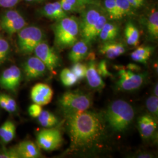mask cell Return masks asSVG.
<instances>
[{"label":"cell","mask_w":158,"mask_h":158,"mask_svg":"<svg viewBox=\"0 0 158 158\" xmlns=\"http://www.w3.org/2000/svg\"><path fill=\"white\" fill-rule=\"evenodd\" d=\"M65 119L70 142L68 152H90L102 146L107 137V124L101 114L86 110L66 114Z\"/></svg>","instance_id":"1"},{"label":"cell","mask_w":158,"mask_h":158,"mask_svg":"<svg viewBox=\"0 0 158 158\" xmlns=\"http://www.w3.org/2000/svg\"><path fill=\"white\" fill-rule=\"evenodd\" d=\"M135 117V111L130 104L123 100L113 102L104 114V119L113 131L122 133L127 130Z\"/></svg>","instance_id":"2"},{"label":"cell","mask_w":158,"mask_h":158,"mask_svg":"<svg viewBox=\"0 0 158 158\" xmlns=\"http://www.w3.org/2000/svg\"><path fill=\"white\" fill-rule=\"evenodd\" d=\"M55 44L60 49L71 48L78 41L80 35L79 22L73 16L64 17L57 21L53 27Z\"/></svg>","instance_id":"3"},{"label":"cell","mask_w":158,"mask_h":158,"mask_svg":"<svg viewBox=\"0 0 158 158\" xmlns=\"http://www.w3.org/2000/svg\"><path fill=\"white\" fill-rule=\"evenodd\" d=\"M44 38L45 34L40 28L34 25L26 26L17 33L18 51L23 55H31Z\"/></svg>","instance_id":"4"},{"label":"cell","mask_w":158,"mask_h":158,"mask_svg":"<svg viewBox=\"0 0 158 158\" xmlns=\"http://www.w3.org/2000/svg\"><path fill=\"white\" fill-rule=\"evenodd\" d=\"M64 115L88 110L91 107L90 96L81 91L65 92L59 100Z\"/></svg>","instance_id":"5"},{"label":"cell","mask_w":158,"mask_h":158,"mask_svg":"<svg viewBox=\"0 0 158 158\" xmlns=\"http://www.w3.org/2000/svg\"><path fill=\"white\" fill-rule=\"evenodd\" d=\"M36 141L40 148L46 151H52L61 146L63 137L58 129L48 128L40 131L37 135Z\"/></svg>","instance_id":"6"},{"label":"cell","mask_w":158,"mask_h":158,"mask_svg":"<svg viewBox=\"0 0 158 158\" xmlns=\"http://www.w3.org/2000/svg\"><path fill=\"white\" fill-rule=\"evenodd\" d=\"M35 56L45 64L51 72H53L60 65V60L56 52L44 40L39 44L34 50Z\"/></svg>","instance_id":"7"},{"label":"cell","mask_w":158,"mask_h":158,"mask_svg":"<svg viewBox=\"0 0 158 158\" xmlns=\"http://www.w3.org/2000/svg\"><path fill=\"white\" fill-rule=\"evenodd\" d=\"M119 79L117 87L123 91H133L138 89L143 84L145 76L136 74L124 68L119 70Z\"/></svg>","instance_id":"8"},{"label":"cell","mask_w":158,"mask_h":158,"mask_svg":"<svg viewBox=\"0 0 158 158\" xmlns=\"http://www.w3.org/2000/svg\"><path fill=\"white\" fill-rule=\"evenodd\" d=\"M22 80L20 69L15 65L7 68L0 75V87L12 92H15Z\"/></svg>","instance_id":"9"},{"label":"cell","mask_w":158,"mask_h":158,"mask_svg":"<svg viewBox=\"0 0 158 158\" xmlns=\"http://www.w3.org/2000/svg\"><path fill=\"white\" fill-rule=\"evenodd\" d=\"M46 70L45 64L36 56L28 58L23 64V72L28 80L44 77Z\"/></svg>","instance_id":"10"},{"label":"cell","mask_w":158,"mask_h":158,"mask_svg":"<svg viewBox=\"0 0 158 158\" xmlns=\"http://www.w3.org/2000/svg\"><path fill=\"white\" fill-rule=\"evenodd\" d=\"M100 11L95 8H91L85 11L79 23L80 35L82 40H86L91 29L101 15Z\"/></svg>","instance_id":"11"},{"label":"cell","mask_w":158,"mask_h":158,"mask_svg":"<svg viewBox=\"0 0 158 158\" xmlns=\"http://www.w3.org/2000/svg\"><path fill=\"white\" fill-rule=\"evenodd\" d=\"M53 92L51 87L44 83H38L32 87L31 97L34 103L45 106L51 102Z\"/></svg>","instance_id":"12"},{"label":"cell","mask_w":158,"mask_h":158,"mask_svg":"<svg viewBox=\"0 0 158 158\" xmlns=\"http://www.w3.org/2000/svg\"><path fill=\"white\" fill-rule=\"evenodd\" d=\"M138 129L141 136L144 139L151 138L156 132L158 124L153 116L145 114L139 117L138 122Z\"/></svg>","instance_id":"13"},{"label":"cell","mask_w":158,"mask_h":158,"mask_svg":"<svg viewBox=\"0 0 158 158\" xmlns=\"http://www.w3.org/2000/svg\"><path fill=\"white\" fill-rule=\"evenodd\" d=\"M40 14L43 17L56 21L68 16V13L63 10L59 1L46 4L40 10Z\"/></svg>","instance_id":"14"},{"label":"cell","mask_w":158,"mask_h":158,"mask_svg":"<svg viewBox=\"0 0 158 158\" xmlns=\"http://www.w3.org/2000/svg\"><path fill=\"white\" fill-rule=\"evenodd\" d=\"M125 51V47L123 44L114 40L104 42L100 48V53L110 59L122 55Z\"/></svg>","instance_id":"15"},{"label":"cell","mask_w":158,"mask_h":158,"mask_svg":"<svg viewBox=\"0 0 158 158\" xmlns=\"http://www.w3.org/2000/svg\"><path fill=\"white\" fill-rule=\"evenodd\" d=\"M19 158H37L42 156L40 148L31 141H25L15 147Z\"/></svg>","instance_id":"16"},{"label":"cell","mask_w":158,"mask_h":158,"mask_svg":"<svg viewBox=\"0 0 158 158\" xmlns=\"http://www.w3.org/2000/svg\"><path fill=\"white\" fill-rule=\"evenodd\" d=\"M85 77L89 86L94 89L100 90L105 87L102 76L97 70V65L94 60H90L87 68Z\"/></svg>","instance_id":"17"},{"label":"cell","mask_w":158,"mask_h":158,"mask_svg":"<svg viewBox=\"0 0 158 158\" xmlns=\"http://www.w3.org/2000/svg\"><path fill=\"white\" fill-rule=\"evenodd\" d=\"M69 53V58L73 63L80 62L87 56L89 51V44L84 40L77 41L72 47Z\"/></svg>","instance_id":"18"},{"label":"cell","mask_w":158,"mask_h":158,"mask_svg":"<svg viewBox=\"0 0 158 158\" xmlns=\"http://www.w3.org/2000/svg\"><path fill=\"white\" fill-rule=\"evenodd\" d=\"M15 134V125L11 120L6 121L0 127V139L5 144L12 141Z\"/></svg>","instance_id":"19"},{"label":"cell","mask_w":158,"mask_h":158,"mask_svg":"<svg viewBox=\"0 0 158 158\" xmlns=\"http://www.w3.org/2000/svg\"><path fill=\"white\" fill-rule=\"evenodd\" d=\"M119 31V29L117 25L107 22L102 28L98 36L103 42L111 41L117 37Z\"/></svg>","instance_id":"20"},{"label":"cell","mask_w":158,"mask_h":158,"mask_svg":"<svg viewBox=\"0 0 158 158\" xmlns=\"http://www.w3.org/2000/svg\"><path fill=\"white\" fill-rule=\"evenodd\" d=\"M152 47L142 46L138 47L131 54V59L136 62L146 64L152 53Z\"/></svg>","instance_id":"21"},{"label":"cell","mask_w":158,"mask_h":158,"mask_svg":"<svg viewBox=\"0 0 158 158\" xmlns=\"http://www.w3.org/2000/svg\"><path fill=\"white\" fill-rule=\"evenodd\" d=\"M125 36L127 43L131 46H136L139 42V32L135 25L131 22L127 23L125 28Z\"/></svg>","instance_id":"22"},{"label":"cell","mask_w":158,"mask_h":158,"mask_svg":"<svg viewBox=\"0 0 158 158\" xmlns=\"http://www.w3.org/2000/svg\"><path fill=\"white\" fill-rule=\"evenodd\" d=\"M27 24V23L26 19L22 15L11 22L6 23L0 28L2 29L8 35H11L12 34L18 33L19 31L26 27Z\"/></svg>","instance_id":"23"},{"label":"cell","mask_w":158,"mask_h":158,"mask_svg":"<svg viewBox=\"0 0 158 158\" xmlns=\"http://www.w3.org/2000/svg\"><path fill=\"white\" fill-rule=\"evenodd\" d=\"M40 124L45 128H52L59 123V119L56 116L48 111L42 110L38 117Z\"/></svg>","instance_id":"24"},{"label":"cell","mask_w":158,"mask_h":158,"mask_svg":"<svg viewBox=\"0 0 158 158\" xmlns=\"http://www.w3.org/2000/svg\"><path fill=\"white\" fill-rule=\"evenodd\" d=\"M107 22V19L106 16L101 14L100 17H99L97 21L91 29L90 32L85 42L89 44H90L91 42H92L93 41L96 40V38L98 36L104 25Z\"/></svg>","instance_id":"25"},{"label":"cell","mask_w":158,"mask_h":158,"mask_svg":"<svg viewBox=\"0 0 158 158\" xmlns=\"http://www.w3.org/2000/svg\"><path fill=\"white\" fill-rule=\"evenodd\" d=\"M147 29L150 36L154 39L158 38V12L154 10L148 18Z\"/></svg>","instance_id":"26"},{"label":"cell","mask_w":158,"mask_h":158,"mask_svg":"<svg viewBox=\"0 0 158 158\" xmlns=\"http://www.w3.org/2000/svg\"><path fill=\"white\" fill-rule=\"evenodd\" d=\"M0 107L9 113H14L17 110V102L11 96L0 93Z\"/></svg>","instance_id":"27"},{"label":"cell","mask_w":158,"mask_h":158,"mask_svg":"<svg viewBox=\"0 0 158 158\" xmlns=\"http://www.w3.org/2000/svg\"><path fill=\"white\" fill-rule=\"evenodd\" d=\"M117 20L130 15L131 13V6L128 0H116Z\"/></svg>","instance_id":"28"},{"label":"cell","mask_w":158,"mask_h":158,"mask_svg":"<svg viewBox=\"0 0 158 158\" xmlns=\"http://www.w3.org/2000/svg\"><path fill=\"white\" fill-rule=\"evenodd\" d=\"M60 77L63 85L66 87H71L75 85L78 79L71 70L65 68L63 69L60 74Z\"/></svg>","instance_id":"29"},{"label":"cell","mask_w":158,"mask_h":158,"mask_svg":"<svg viewBox=\"0 0 158 158\" xmlns=\"http://www.w3.org/2000/svg\"><path fill=\"white\" fill-rule=\"evenodd\" d=\"M11 48L8 41L4 38H0V65L4 63L10 57Z\"/></svg>","instance_id":"30"},{"label":"cell","mask_w":158,"mask_h":158,"mask_svg":"<svg viewBox=\"0 0 158 158\" xmlns=\"http://www.w3.org/2000/svg\"><path fill=\"white\" fill-rule=\"evenodd\" d=\"M21 15H22V14L15 9L8 10L4 12L0 17V27L11 22Z\"/></svg>","instance_id":"31"},{"label":"cell","mask_w":158,"mask_h":158,"mask_svg":"<svg viewBox=\"0 0 158 158\" xmlns=\"http://www.w3.org/2000/svg\"><path fill=\"white\" fill-rule=\"evenodd\" d=\"M146 106L148 111L156 117L158 114V98L157 96H151L147 100Z\"/></svg>","instance_id":"32"},{"label":"cell","mask_w":158,"mask_h":158,"mask_svg":"<svg viewBox=\"0 0 158 158\" xmlns=\"http://www.w3.org/2000/svg\"><path fill=\"white\" fill-rule=\"evenodd\" d=\"M104 7L110 18L117 20L116 0H104Z\"/></svg>","instance_id":"33"},{"label":"cell","mask_w":158,"mask_h":158,"mask_svg":"<svg viewBox=\"0 0 158 158\" xmlns=\"http://www.w3.org/2000/svg\"><path fill=\"white\" fill-rule=\"evenodd\" d=\"M74 64L72 69V72L74 74L76 77L79 80L84 79L86 75L87 66L83 63L80 62L74 63Z\"/></svg>","instance_id":"34"},{"label":"cell","mask_w":158,"mask_h":158,"mask_svg":"<svg viewBox=\"0 0 158 158\" xmlns=\"http://www.w3.org/2000/svg\"><path fill=\"white\" fill-rule=\"evenodd\" d=\"M97 70L99 74L102 77H111L112 74L108 70L107 62L104 60H102L97 66Z\"/></svg>","instance_id":"35"},{"label":"cell","mask_w":158,"mask_h":158,"mask_svg":"<svg viewBox=\"0 0 158 158\" xmlns=\"http://www.w3.org/2000/svg\"><path fill=\"white\" fill-rule=\"evenodd\" d=\"M19 155L17 152V149L15 148L4 149L0 152V158H18Z\"/></svg>","instance_id":"36"},{"label":"cell","mask_w":158,"mask_h":158,"mask_svg":"<svg viewBox=\"0 0 158 158\" xmlns=\"http://www.w3.org/2000/svg\"><path fill=\"white\" fill-rule=\"evenodd\" d=\"M42 111V108L41 106L36 103L32 104L28 108L29 114L33 118H38Z\"/></svg>","instance_id":"37"},{"label":"cell","mask_w":158,"mask_h":158,"mask_svg":"<svg viewBox=\"0 0 158 158\" xmlns=\"http://www.w3.org/2000/svg\"><path fill=\"white\" fill-rule=\"evenodd\" d=\"M22 0H0V8H12Z\"/></svg>","instance_id":"38"},{"label":"cell","mask_w":158,"mask_h":158,"mask_svg":"<svg viewBox=\"0 0 158 158\" xmlns=\"http://www.w3.org/2000/svg\"><path fill=\"white\" fill-rule=\"evenodd\" d=\"M66 1L69 4L73 6L74 7L77 11L78 12H80L82 11L85 8V6H83L79 1V0H64Z\"/></svg>","instance_id":"39"},{"label":"cell","mask_w":158,"mask_h":158,"mask_svg":"<svg viewBox=\"0 0 158 158\" xmlns=\"http://www.w3.org/2000/svg\"><path fill=\"white\" fill-rule=\"evenodd\" d=\"M128 1L131 7L134 8H139L141 7L142 6H143L144 4V3L142 2L141 1L139 0H128Z\"/></svg>","instance_id":"40"},{"label":"cell","mask_w":158,"mask_h":158,"mask_svg":"<svg viewBox=\"0 0 158 158\" xmlns=\"http://www.w3.org/2000/svg\"><path fill=\"white\" fill-rule=\"evenodd\" d=\"M127 68L132 72H139L141 70V68L140 66L136 65L134 63H130L127 65Z\"/></svg>","instance_id":"41"},{"label":"cell","mask_w":158,"mask_h":158,"mask_svg":"<svg viewBox=\"0 0 158 158\" xmlns=\"http://www.w3.org/2000/svg\"><path fill=\"white\" fill-rule=\"evenodd\" d=\"M79 1L83 6H85L86 5L94 3L96 2V0H79Z\"/></svg>","instance_id":"42"},{"label":"cell","mask_w":158,"mask_h":158,"mask_svg":"<svg viewBox=\"0 0 158 158\" xmlns=\"http://www.w3.org/2000/svg\"><path fill=\"white\" fill-rule=\"evenodd\" d=\"M138 158H151V155L149 154H141L138 156Z\"/></svg>","instance_id":"43"},{"label":"cell","mask_w":158,"mask_h":158,"mask_svg":"<svg viewBox=\"0 0 158 158\" xmlns=\"http://www.w3.org/2000/svg\"><path fill=\"white\" fill-rule=\"evenodd\" d=\"M27 2H41L44 0H24Z\"/></svg>","instance_id":"44"},{"label":"cell","mask_w":158,"mask_h":158,"mask_svg":"<svg viewBox=\"0 0 158 158\" xmlns=\"http://www.w3.org/2000/svg\"><path fill=\"white\" fill-rule=\"evenodd\" d=\"M158 84L155 85V88H154V94H155V96H158Z\"/></svg>","instance_id":"45"},{"label":"cell","mask_w":158,"mask_h":158,"mask_svg":"<svg viewBox=\"0 0 158 158\" xmlns=\"http://www.w3.org/2000/svg\"><path fill=\"white\" fill-rule=\"evenodd\" d=\"M139 1H141L142 2L144 3V2H145V0H139Z\"/></svg>","instance_id":"46"},{"label":"cell","mask_w":158,"mask_h":158,"mask_svg":"<svg viewBox=\"0 0 158 158\" xmlns=\"http://www.w3.org/2000/svg\"><path fill=\"white\" fill-rule=\"evenodd\" d=\"M0 38H1V34H0Z\"/></svg>","instance_id":"47"}]
</instances>
